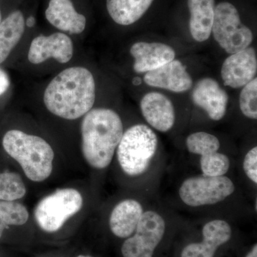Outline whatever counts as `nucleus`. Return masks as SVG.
<instances>
[{
	"mask_svg": "<svg viewBox=\"0 0 257 257\" xmlns=\"http://www.w3.org/2000/svg\"><path fill=\"white\" fill-rule=\"evenodd\" d=\"M95 97V81L90 71L73 67L64 69L51 81L44 94V103L55 116L74 120L92 109Z\"/></svg>",
	"mask_w": 257,
	"mask_h": 257,
	"instance_id": "nucleus-1",
	"label": "nucleus"
},
{
	"mask_svg": "<svg viewBox=\"0 0 257 257\" xmlns=\"http://www.w3.org/2000/svg\"><path fill=\"white\" fill-rule=\"evenodd\" d=\"M81 123L82 152L88 165L104 170L110 165L123 135V124L117 113L110 109H91Z\"/></svg>",
	"mask_w": 257,
	"mask_h": 257,
	"instance_id": "nucleus-2",
	"label": "nucleus"
},
{
	"mask_svg": "<svg viewBox=\"0 0 257 257\" xmlns=\"http://www.w3.org/2000/svg\"><path fill=\"white\" fill-rule=\"evenodd\" d=\"M3 145L32 182H43L50 177L55 153L44 139L20 130H10L3 138Z\"/></svg>",
	"mask_w": 257,
	"mask_h": 257,
	"instance_id": "nucleus-3",
	"label": "nucleus"
},
{
	"mask_svg": "<svg viewBox=\"0 0 257 257\" xmlns=\"http://www.w3.org/2000/svg\"><path fill=\"white\" fill-rule=\"evenodd\" d=\"M158 140L155 132L145 124L128 128L120 140L116 155L120 167L132 177L143 175L156 154Z\"/></svg>",
	"mask_w": 257,
	"mask_h": 257,
	"instance_id": "nucleus-4",
	"label": "nucleus"
},
{
	"mask_svg": "<svg viewBox=\"0 0 257 257\" xmlns=\"http://www.w3.org/2000/svg\"><path fill=\"white\" fill-rule=\"evenodd\" d=\"M83 197L77 189H58L39 202L34 211L35 221L47 233L59 231L66 221L82 209Z\"/></svg>",
	"mask_w": 257,
	"mask_h": 257,
	"instance_id": "nucleus-5",
	"label": "nucleus"
},
{
	"mask_svg": "<svg viewBox=\"0 0 257 257\" xmlns=\"http://www.w3.org/2000/svg\"><path fill=\"white\" fill-rule=\"evenodd\" d=\"M211 33L219 46L230 55L247 48L253 38L251 30L241 23L237 9L227 2L215 7Z\"/></svg>",
	"mask_w": 257,
	"mask_h": 257,
	"instance_id": "nucleus-6",
	"label": "nucleus"
},
{
	"mask_svg": "<svg viewBox=\"0 0 257 257\" xmlns=\"http://www.w3.org/2000/svg\"><path fill=\"white\" fill-rule=\"evenodd\" d=\"M235 191L232 181L225 176L205 175L186 179L179 188V197L190 207L211 205L222 202Z\"/></svg>",
	"mask_w": 257,
	"mask_h": 257,
	"instance_id": "nucleus-7",
	"label": "nucleus"
},
{
	"mask_svg": "<svg viewBox=\"0 0 257 257\" xmlns=\"http://www.w3.org/2000/svg\"><path fill=\"white\" fill-rule=\"evenodd\" d=\"M166 224L162 216L153 211L144 212L133 236L121 246L123 257H153L164 235Z\"/></svg>",
	"mask_w": 257,
	"mask_h": 257,
	"instance_id": "nucleus-8",
	"label": "nucleus"
},
{
	"mask_svg": "<svg viewBox=\"0 0 257 257\" xmlns=\"http://www.w3.org/2000/svg\"><path fill=\"white\" fill-rule=\"evenodd\" d=\"M74 47L68 35L56 32L50 36L39 35L30 45L28 60L32 64L43 63L49 59H55L64 64L71 60L73 56Z\"/></svg>",
	"mask_w": 257,
	"mask_h": 257,
	"instance_id": "nucleus-9",
	"label": "nucleus"
},
{
	"mask_svg": "<svg viewBox=\"0 0 257 257\" xmlns=\"http://www.w3.org/2000/svg\"><path fill=\"white\" fill-rule=\"evenodd\" d=\"M256 51L248 47L232 54L224 60L221 76L225 86L238 89L256 78Z\"/></svg>",
	"mask_w": 257,
	"mask_h": 257,
	"instance_id": "nucleus-10",
	"label": "nucleus"
},
{
	"mask_svg": "<svg viewBox=\"0 0 257 257\" xmlns=\"http://www.w3.org/2000/svg\"><path fill=\"white\" fill-rule=\"evenodd\" d=\"M144 82L150 87L167 89L175 93H183L192 86V79L183 64L174 60L160 68L147 72Z\"/></svg>",
	"mask_w": 257,
	"mask_h": 257,
	"instance_id": "nucleus-11",
	"label": "nucleus"
},
{
	"mask_svg": "<svg viewBox=\"0 0 257 257\" xmlns=\"http://www.w3.org/2000/svg\"><path fill=\"white\" fill-rule=\"evenodd\" d=\"M192 100L211 119L219 121L226 114L229 96L219 83L211 78L200 79L192 92Z\"/></svg>",
	"mask_w": 257,
	"mask_h": 257,
	"instance_id": "nucleus-12",
	"label": "nucleus"
},
{
	"mask_svg": "<svg viewBox=\"0 0 257 257\" xmlns=\"http://www.w3.org/2000/svg\"><path fill=\"white\" fill-rule=\"evenodd\" d=\"M231 228L226 221H209L202 229V242L192 243L182 250L181 257H214L216 250L231 237Z\"/></svg>",
	"mask_w": 257,
	"mask_h": 257,
	"instance_id": "nucleus-13",
	"label": "nucleus"
},
{
	"mask_svg": "<svg viewBox=\"0 0 257 257\" xmlns=\"http://www.w3.org/2000/svg\"><path fill=\"white\" fill-rule=\"evenodd\" d=\"M130 54L135 59L133 69L137 73H147L175 60V51L160 42H139L134 44Z\"/></svg>",
	"mask_w": 257,
	"mask_h": 257,
	"instance_id": "nucleus-14",
	"label": "nucleus"
},
{
	"mask_svg": "<svg viewBox=\"0 0 257 257\" xmlns=\"http://www.w3.org/2000/svg\"><path fill=\"white\" fill-rule=\"evenodd\" d=\"M142 113L147 123L155 130L167 133L175 123L173 104L165 94L160 92L147 93L140 102Z\"/></svg>",
	"mask_w": 257,
	"mask_h": 257,
	"instance_id": "nucleus-15",
	"label": "nucleus"
},
{
	"mask_svg": "<svg viewBox=\"0 0 257 257\" xmlns=\"http://www.w3.org/2000/svg\"><path fill=\"white\" fill-rule=\"evenodd\" d=\"M45 17L52 26L73 35L84 32L87 24L85 16L77 13L72 0H50Z\"/></svg>",
	"mask_w": 257,
	"mask_h": 257,
	"instance_id": "nucleus-16",
	"label": "nucleus"
},
{
	"mask_svg": "<svg viewBox=\"0 0 257 257\" xmlns=\"http://www.w3.org/2000/svg\"><path fill=\"white\" fill-rule=\"evenodd\" d=\"M144 213L143 206L135 199H126L115 206L109 217V227L113 234L121 239L130 237Z\"/></svg>",
	"mask_w": 257,
	"mask_h": 257,
	"instance_id": "nucleus-17",
	"label": "nucleus"
},
{
	"mask_svg": "<svg viewBox=\"0 0 257 257\" xmlns=\"http://www.w3.org/2000/svg\"><path fill=\"white\" fill-rule=\"evenodd\" d=\"M190 20L189 30L195 41H207L211 34L214 21V0H188Z\"/></svg>",
	"mask_w": 257,
	"mask_h": 257,
	"instance_id": "nucleus-18",
	"label": "nucleus"
},
{
	"mask_svg": "<svg viewBox=\"0 0 257 257\" xmlns=\"http://www.w3.org/2000/svg\"><path fill=\"white\" fill-rule=\"evenodd\" d=\"M154 0H106V10L113 21L122 26L137 23Z\"/></svg>",
	"mask_w": 257,
	"mask_h": 257,
	"instance_id": "nucleus-19",
	"label": "nucleus"
},
{
	"mask_svg": "<svg viewBox=\"0 0 257 257\" xmlns=\"http://www.w3.org/2000/svg\"><path fill=\"white\" fill-rule=\"evenodd\" d=\"M25 20L20 10L10 13L0 23V64L7 60L23 36Z\"/></svg>",
	"mask_w": 257,
	"mask_h": 257,
	"instance_id": "nucleus-20",
	"label": "nucleus"
},
{
	"mask_svg": "<svg viewBox=\"0 0 257 257\" xmlns=\"http://www.w3.org/2000/svg\"><path fill=\"white\" fill-rule=\"evenodd\" d=\"M28 209L15 201L0 202V238L5 229L10 226H22L29 219Z\"/></svg>",
	"mask_w": 257,
	"mask_h": 257,
	"instance_id": "nucleus-21",
	"label": "nucleus"
},
{
	"mask_svg": "<svg viewBox=\"0 0 257 257\" xmlns=\"http://www.w3.org/2000/svg\"><path fill=\"white\" fill-rule=\"evenodd\" d=\"M23 179L14 172L0 173V200L16 201L26 194Z\"/></svg>",
	"mask_w": 257,
	"mask_h": 257,
	"instance_id": "nucleus-22",
	"label": "nucleus"
},
{
	"mask_svg": "<svg viewBox=\"0 0 257 257\" xmlns=\"http://www.w3.org/2000/svg\"><path fill=\"white\" fill-rule=\"evenodd\" d=\"M189 152L200 156L218 152L220 143L216 137L204 132H198L189 135L186 141Z\"/></svg>",
	"mask_w": 257,
	"mask_h": 257,
	"instance_id": "nucleus-23",
	"label": "nucleus"
},
{
	"mask_svg": "<svg viewBox=\"0 0 257 257\" xmlns=\"http://www.w3.org/2000/svg\"><path fill=\"white\" fill-rule=\"evenodd\" d=\"M200 165L203 175L220 177L224 176L229 170L230 160L226 155L216 152L201 156Z\"/></svg>",
	"mask_w": 257,
	"mask_h": 257,
	"instance_id": "nucleus-24",
	"label": "nucleus"
},
{
	"mask_svg": "<svg viewBox=\"0 0 257 257\" xmlns=\"http://www.w3.org/2000/svg\"><path fill=\"white\" fill-rule=\"evenodd\" d=\"M241 112L249 119H257V79L243 86L239 96Z\"/></svg>",
	"mask_w": 257,
	"mask_h": 257,
	"instance_id": "nucleus-25",
	"label": "nucleus"
},
{
	"mask_svg": "<svg viewBox=\"0 0 257 257\" xmlns=\"http://www.w3.org/2000/svg\"><path fill=\"white\" fill-rule=\"evenodd\" d=\"M243 168L248 179L257 183V147H253L247 152L243 162Z\"/></svg>",
	"mask_w": 257,
	"mask_h": 257,
	"instance_id": "nucleus-26",
	"label": "nucleus"
},
{
	"mask_svg": "<svg viewBox=\"0 0 257 257\" xmlns=\"http://www.w3.org/2000/svg\"><path fill=\"white\" fill-rule=\"evenodd\" d=\"M10 85V81L8 74L0 68V96L5 94Z\"/></svg>",
	"mask_w": 257,
	"mask_h": 257,
	"instance_id": "nucleus-27",
	"label": "nucleus"
},
{
	"mask_svg": "<svg viewBox=\"0 0 257 257\" xmlns=\"http://www.w3.org/2000/svg\"><path fill=\"white\" fill-rule=\"evenodd\" d=\"M35 25V18L34 17H30L27 19L26 21H25V25L28 26V28H32L34 25Z\"/></svg>",
	"mask_w": 257,
	"mask_h": 257,
	"instance_id": "nucleus-28",
	"label": "nucleus"
},
{
	"mask_svg": "<svg viewBox=\"0 0 257 257\" xmlns=\"http://www.w3.org/2000/svg\"><path fill=\"white\" fill-rule=\"evenodd\" d=\"M246 257H257V245L254 244L251 251L246 254Z\"/></svg>",
	"mask_w": 257,
	"mask_h": 257,
	"instance_id": "nucleus-29",
	"label": "nucleus"
},
{
	"mask_svg": "<svg viewBox=\"0 0 257 257\" xmlns=\"http://www.w3.org/2000/svg\"><path fill=\"white\" fill-rule=\"evenodd\" d=\"M77 257H93V256H89V255L80 254V255H79V256H77Z\"/></svg>",
	"mask_w": 257,
	"mask_h": 257,
	"instance_id": "nucleus-30",
	"label": "nucleus"
},
{
	"mask_svg": "<svg viewBox=\"0 0 257 257\" xmlns=\"http://www.w3.org/2000/svg\"><path fill=\"white\" fill-rule=\"evenodd\" d=\"M2 22V12L1 8H0V23Z\"/></svg>",
	"mask_w": 257,
	"mask_h": 257,
	"instance_id": "nucleus-31",
	"label": "nucleus"
}]
</instances>
